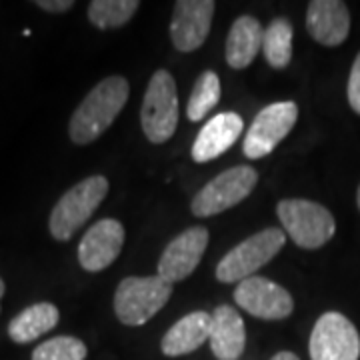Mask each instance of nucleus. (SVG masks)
I'll use <instances>...</instances> for the list:
<instances>
[{"mask_svg":"<svg viewBox=\"0 0 360 360\" xmlns=\"http://www.w3.org/2000/svg\"><path fill=\"white\" fill-rule=\"evenodd\" d=\"M310 360H359L360 335L340 312H324L310 335Z\"/></svg>","mask_w":360,"mask_h":360,"instance_id":"1a4fd4ad","label":"nucleus"},{"mask_svg":"<svg viewBox=\"0 0 360 360\" xmlns=\"http://www.w3.org/2000/svg\"><path fill=\"white\" fill-rule=\"evenodd\" d=\"M129 80L108 77L101 80L78 104L68 124V134L75 144H90L103 136L129 101Z\"/></svg>","mask_w":360,"mask_h":360,"instance_id":"f257e3e1","label":"nucleus"},{"mask_svg":"<svg viewBox=\"0 0 360 360\" xmlns=\"http://www.w3.org/2000/svg\"><path fill=\"white\" fill-rule=\"evenodd\" d=\"M245 120L236 112H220L206 122L193 144L194 162H210L224 155L243 134Z\"/></svg>","mask_w":360,"mask_h":360,"instance_id":"2eb2a0df","label":"nucleus"},{"mask_svg":"<svg viewBox=\"0 0 360 360\" xmlns=\"http://www.w3.org/2000/svg\"><path fill=\"white\" fill-rule=\"evenodd\" d=\"M210 328H212V314L205 310H194L168 328L167 335L162 336L160 350L167 356L191 354L202 347L206 340H210Z\"/></svg>","mask_w":360,"mask_h":360,"instance_id":"f3484780","label":"nucleus"},{"mask_svg":"<svg viewBox=\"0 0 360 360\" xmlns=\"http://www.w3.org/2000/svg\"><path fill=\"white\" fill-rule=\"evenodd\" d=\"M307 30L322 46H338L350 32V13L340 0H312L307 11Z\"/></svg>","mask_w":360,"mask_h":360,"instance_id":"4468645a","label":"nucleus"},{"mask_svg":"<svg viewBox=\"0 0 360 360\" xmlns=\"http://www.w3.org/2000/svg\"><path fill=\"white\" fill-rule=\"evenodd\" d=\"M2 296H4V281L0 278V298H2Z\"/></svg>","mask_w":360,"mask_h":360,"instance_id":"bb28decb","label":"nucleus"},{"mask_svg":"<svg viewBox=\"0 0 360 360\" xmlns=\"http://www.w3.org/2000/svg\"><path fill=\"white\" fill-rule=\"evenodd\" d=\"M141 8L139 0H92L89 4V18L101 30L120 28Z\"/></svg>","mask_w":360,"mask_h":360,"instance_id":"412c9836","label":"nucleus"},{"mask_svg":"<svg viewBox=\"0 0 360 360\" xmlns=\"http://www.w3.org/2000/svg\"><path fill=\"white\" fill-rule=\"evenodd\" d=\"M234 302L250 316L262 321H283L295 310L290 292L262 276H250L238 283L234 290Z\"/></svg>","mask_w":360,"mask_h":360,"instance_id":"9d476101","label":"nucleus"},{"mask_svg":"<svg viewBox=\"0 0 360 360\" xmlns=\"http://www.w3.org/2000/svg\"><path fill=\"white\" fill-rule=\"evenodd\" d=\"M257 182L258 172L252 167L229 168L194 194L191 210L194 217L200 219L217 217L232 206L240 205L255 191Z\"/></svg>","mask_w":360,"mask_h":360,"instance_id":"0eeeda50","label":"nucleus"},{"mask_svg":"<svg viewBox=\"0 0 360 360\" xmlns=\"http://www.w3.org/2000/svg\"><path fill=\"white\" fill-rule=\"evenodd\" d=\"M246 328L240 312L229 304H220L212 312L210 350L219 360H238L245 352Z\"/></svg>","mask_w":360,"mask_h":360,"instance_id":"dca6fc26","label":"nucleus"},{"mask_svg":"<svg viewBox=\"0 0 360 360\" xmlns=\"http://www.w3.org/2000/svg\"><path fill=\"white\" fill-rule=\"evenodd\" d=\"M296 118H298V106L292 101L264 106L255 116L250 129L246 132L245 144H243L246 158L258 160L274 153V148L295 129Z\"/></svg>","mask_w":360,"mask_h":360,"instance_id":"6e6552de","label":"nucleus"},{"mask_svg":"<svg viewBox=\"0 0 360 360\" xmlns=\"http://www.w3.org/2000/svg\"><path fill=\"white\" fill-rule=\"evenodd\" d=\"M276 214L283 222L284 232L300 248L316 250L335 236V217L319 202L304 198H284L276 206Z\"/></svg>","mask_w":360,"mask_h":360,"instance_id":"f03ea898","label":"nucleus"},{"mask_svg":"<svg viewBox=\"0 0 360 360\" xmlns=\"http://www.w3.org/2000/svg\"><path fill=\"white\" fill-rule=\"evenodd\" d=\"M39 8L42 11H46V13H68L72 6H75V2L72 0H37L34 2Z\"/></svg>","mask_w":360,"mask_h":360,"instance_id":"393cba45","label":"nucleus"},{"mask_svg":"<svg viewBox=\"0 0 360 360\" xmlns=\"http://www.w3.org/2000/svg\"><path fill=\"white\" fill-rule=\"evenodd\" d=\"M286 232L283 229H264L248 236L231 252H226L217 264V278L220 283H243L255 276L258 269L269 264L283 250Z\"/></svg>","mask_w":360,"mask_h":360,"instance_id":"423d86ee","label":"nucleus"},{"mask_svg":"<svg viewBox=\"0 0 360 360\" xmlns=\"http://www.w3.org/2000/svg\"><path fill=\"white\" fill-rule=\"evenodd\" d=\"M86 345L75 336H54L34 348L32 360H84Z\"/></svg>","mask_w":360,"mask_h":360,"instance_id":"5701e85b","label":"nucleus"},{"mask_svg":"<svg viewBox=\"0 0 360 360\" xmlns=\"http://www.w3.org/2000/svg\"><path fill=\"white\" fill-rule=\"evenodd\" d=\"M124 246V226L115 219L92 224L78 245V262L89 272H101L115 262Z\"/></svg>","mask_w":360,"mask_h":360,"instance_id":"ddd939ff","label":"nucleus"},{"mask_svg":"<svg viewBox=\"0 0 360 360\" xmlns=\"http://www.w3.org/2000/svg\"><path fill=\"white\" fill-rule=\"evenodd\" d=\"M262 52L272 68L283 70L292 58V25L286 18H274L262 37Z\"/></svg>","mask_w":360,"mask_h":360,"instance_id":"aec40b11","label":"nucleus"},{"mask_svg":"<svg viewBox=\"0 0 360 360\" xmlns=\"http://www.w3.org/2000/svg\"><path fill=\"white\" fill-rule=\"evenodd\" d=\"M108 194V180L94 174L80 180L68 193L60 196V200L52 208L49 229L56 240H70L75 232L94 214L101 206L104 196Z\"/></svg>","mask_w":360,"mask_h":360,"instance_id":"20e7f679","label":"nucleus"},{"mask_svg":"<svg viewBox=\"0 0 360 360\" xmlns=\"http://www.w3.org/2000/svg\"><path fill=\"white\" fill-rule=\"evenodd\" d=\"M141 127L153 144L167 142L179 127L176 82L168 70H156L142 98Z\"/></svg>","mask_w":360,"mask_h":360,"instance_id":"39448f33","label":"nucleus"},{"mask_svg":"<svg viewBox=\"0 0 360 360\" xmlns=\"http://www.w3.org/2000/svg\"><path fill=\"white\" fill-rule=\"evenodd\" d=\"M220 78L217 72L206 70L194 82L191 98H188V106H186V116L188 120L198 122L202 120L220 101Z\"/></svg>","mask_w":360,"mask_h":360,"instance_id":"4be33fe9","label":"nucleus"},{"mask_svg":"<svg viewBox=\"0 0 360 360\" xmlns=\"http://www.w3.org/2000/svg\"><path fill=\"white\" fill-rule=\"evenodd\" d=\"M348 103L350 108L360 115V52L356 54L352 68H350V77H348Z\"/></svg>","mask_w":360,"mask_h":360,"instance_id":"b1692460","label":"nucleus"},{"mask_svg":"<svg viewBox=\"0 0 360 360\" xmlns=\"http://www.w3.org/2000/svg\"><path fill=\"white\" fill-rule=\"evenodd\" d=\"M172 296V283L162 276H129L115 292L116 319L127 326L146 324L165 309Z\"/></svg>","mask_w":360,"mask_h":360,"instance_id":"7ed1b4c3","label":"nucleus"},{"mask_svg":"<svg viewBox=\"0 0 360 360\" xmlns=\"http://www.w3.org/2000/svg\"><path fill=\"white\" fill-rule=\"evenodd\" d=\"M208 246V231L205 226H193L172 238L158 260V276L168 283H180L193 274L200 264Z\"/></svg>","mask_w":360,"mask_h":360,"instance_id":"f8f14e48","label":"nucleus"},{"mask_svg":"<svg viewBox=\"0 0 360 360\" xmlns=\"http://www.w3.org/2000/svg\"><path fill=\"white\" fill-rule=\"evenodd\" d=\"M217 2L179 0L170 20V40L179 52H194L205 44L210 32Z\"/></svg>","mask_w":360,"mask_h":360,"instance_id":"9b49d317","label":"nucleus"},{"mask_svg":"<svg viewBox=\"0 0 360 360\" xmlns=\"http://www.w3.org/2000/svg\"><path fill=\"white\" fill-rule=\"evenodd\" d=\"M270 360H300L296 356L295 352H288V350H283V352H276Z\"/></svg>","mask_w":360,"mask_h":360,"instance_id":"a878e982","label":"nucleus"},{"mask_svg":"<svg viewBox=\"0 0 360 360\" xmlns=\"http://www.w3.org/2000/svg\"><path fill=\"white\" fill-rule=\"evenodd\" d=\"M60 321V312L52 302H37L18 312L8 324V336L16 345H28L46 335Z\"/></svg>","mask_w":360,"mask_h":360,"instance_id":"6ab92c4d","label":"nucleus"},{"mask_svg":"<svg viewBox=\"0 0 360 360\" xmlns=\"http://www.w3.org/2000/svg\"><path fill=\"white\" fill-rule=\"evenodd\" d=\"M264 28L255 16H238L231 26V32L226 37V63L234 70H243L252 65L258 51L262 49Z\"/></svg>","mask_w":360,"mask_h":360,"instance_id":"a211bd4d","label":"nucleus"},{"mask_svg":"<svg viewBox=\"0 0 360 360\" xmlns=\"http://www.w3.org/2000/svg\"><path fill=\"white\" fill-rule=\"evenodd\" d=\"M356 205H359V210H360V186H359V193H356Z\"/></svg>","mask_w":360,"mask_h":360,"instance_id":"cd10ccee","label":"nucleus"}]
</instances>
